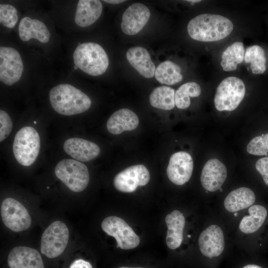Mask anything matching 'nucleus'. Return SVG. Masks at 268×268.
<instances>
[{
    "instance_id": "obj_5",
    "label": "nucleus",
    "mask_w": 268,
    "mask_h": 268,
    "mask_svg": "<svg viewBox=\"0 0 268 268\" xmlns=\"http://www.w3.org/2000/svg\"><path fill=\"white\" fill-rule=\"evenodd\" d=\"M55 173L69 189L76 193L85 190L89 182L87 167L84 164L76 160H62L57 164Z\"/></svg>"
},
{
    "instance_id": "obj_34",
    "label": "nucleus",
    "mask_w": 268,
    "mask_h": 268,
    "mask_svg": "<svg viewBox=\"0 0 268 268\" xmlns=\"http://www.w3.org/2000/svg\"><path fill=\"white\" fill-rule=\"evenodd\" d=\"M69 268H93L91 264L82 259H77L73 261Z\"/></svg>"
},
{
    "instance_id": "obj_30",
    "label": "nucleus",
    "mask_w": 268,
    "mask_h": 268,
    "mask_svg": "<svg viewBox=\"0 0 268 268\" xmlns=\"http://www.w3.org/2000/svg\"><path fill=\"white\" fill-rule=\"evenodd\" d=\"M246 149L252 155H267L268 152V133L254 137L248 144Z\"/></svg>"
},
{
    "instance_id": "obj_20",
    "label": "nucleus",
    "mask_w": 268,
    "mask_h": 268,
    "mask_svg": "<svg viewBox=\"0 0 268 268\" xmlns=\"http://www.w3.org/2000/svg\"><path fill=\"white\" fill-rule=\"evenodd\" d=\"M18 33L20 39L24 42L34 38L42 43H46L50 38V33L43 22L27 16L20 20Z\"/></svg>"
},
{
    "instance_id": "obj_9",
    "label": "nucleus",
    "mask_w": 268,
    "mask_h": 268,
    "mask_svg": "<svg viewBox=\"0 0 268 268\" xmlns=\"http://www.w3.org/2000/svg\"><path fill=\"white\" fill-rule=\"evenodd\" d=\"M0 214L5 226L12 231H24L31 226V218L27 209L13 198H7L2 201Z\"/></svg>"
},
{
    "instance_id": "obj_22",
    "label": "nucleus",
    "mask_w": 268,
    "mask_h": 268,
    "mask_svg": "<svg viewBox=\"0 0 268 268\" xmlns=\"http://www.w3.org/2000/svg\"><path fill=\"white\" fill-rule=\"evenodd\" d=\"M165 222L168 228L166 244L169 249H176L181 245L183 241L185 217L180 211L174 210L166 216Z\"/></svg>"
},
{
    "instance_id": "obj_14",
    "label": "nucleus",
    "mask_w": 268,
    "mask_h": 268,
    "mask_svg": "<svg viewBox=\"0 0 268 268\" xmlns=\"http://www.w3.org/2000/svg\"><path fill=\"white\" fill-rule=\"evenodd\" d=\"M198 242L201 254L208 258L219 256L224 249L223 232L216 225H210L204 230L201 233Z\"/></svg>"
},
{
    "instance_id": "obj_21",
    "label": "nucleus",
    "mask_w": 268,
    "mask_h": 268,
    "mask_svg": "<svg viewBox=\"0 0 268 268\" xmlns=\"http://www.w3.org/2000/svg\"><path fill=\"white\" fill-rule=\"evenodd\" d=\"M102 4L99 0H79L78 1L74 21L79 26L88 27L96 22L102 12Z\"/></svg>"
},
{
    "instance_id": "obj_17",
    "label": "nucleus",
    "mask_w": 268,
    "mask_h": 268,
    "mask_svg": "<svg viewBox=\"0 0 268 268\" xmlns=\"http://www.w3.org/2000/svg\"><path fill=\"white\" fill-rule=\"evenodd\" d=\"M7 263L10 268H44L39 253L25 246L13 248L8 254Z\"/></svg>"
},
{
    "instance_id": "obj_40",
    "label": "nucleus",
    "mask_w": 268,
    "mask_h": 268,
    "mask_svg": "<svg viewBox=\"0 0 268 268\" xmlns=\"http://www.w3.org/2000/svg\"><path fill=\"white\" fill-rule=\"evenodd\" d=\"M74 68L75 69H76L77 68V67L75 66L74 67Z\"/></svg>"
},
{
    "instance_id": "obj_38",
    "label": "nucleus",
    "mask_w": 268,
    "mask_h": 268,
    "mask_svg": "<svg viewBox=\"0 0 268 268\" xmlns=\"http://www.w3.org/2000/svg\"><path fill=\"white\" fill-rule=\"evenodd\" d=\"M118 268H139V267H121Z\"/></svg>"
},
{
    "instance_id": "obj_43",
    "label": "nucleus",
    "mask_w": 268,
    "mask_h": 268,
    "mask_svg": "<svg viewBox=\"0 0 268 268\" xmlns=\"http://www.w3.org/2000/svg\"><path fill=\"white\" fill-rule=\"evenodd\" d=\"M188 237H191V235H188Z\"/></svg>"
},
{
    "instance_id": "obj_32",
    "label": "nucleus",
    "mask_w": 268,
    "mask_h": 268,
    "mask_svg": "<svg viewBox=\"0 0 268 268\" xmlns=\"http://www.w3.org/2000/svg\"><path fill=\"white\" fill-rule=\"evenodd\" d=\"M13 124L9 115L2 110H0V141L4 140L10 134Z\"/></svg>"
},
{
    "instance_id": "obj_15",
    "label": "nucleus",
    "mask_w": 268,
    "mask_h": 268,
    "mask_svg": "<svg viewBox=\"0 0 268 268\" xmlns=\"http://www.w3.org/2000/svg\"><path fill=\"white\" fill-rule=\"evenodd\" d=\"M227 177L224 164L216 158L208 160L201 171V183L203 188L210 192L219 190Z\"/></svg>"
},
{
    "instance_id": "obj_16",
    "label": "nucleus",
    "mask_w": 268,
    "mask_h": 268,
    "mask_svg": "<svg viewBox=\"0 0 268 268\" xmlns=\"http://www.w3.org/2000/svg\"><path fill=\"white\" fill-rule=\"evenodd\" d=\"M63 148L68 155L82 162H88L96 158L100 152L99 147L94 142L78 137L67 139Z\"/></svg>"
},
{
    "instance_id": "obj_7",
    "label": "nucleus",
    "mask_w": 268,
    "mask_h": 268,
    "mask_svg": "<svg viewBox=\"0 0 268 268\" xmlns=\"http://www.w3.org/2000/svg\"><path fill=\"white\" fill-rule=\"evenodd\" d=\"M69 239L67 226L60 221L52 222L44 231L41 239V252L49 258H55L65 251Z\"/></svg>"
},
{
    "instance_id": "obj_24",
    "label": "nucleus",
    "mask_w": 268,
    "mask_h": 268,
    "mask_svg": "<svg viewBox=\"0 0 268 268\" xmlns=\"http://www.w3.org/2000/svg\"><path fill=\"white\" fill-rule=\"evenodd\" d=\"M249 215L245 216L239 224V229L245 234L253 233L263 225L267 216L266 208L261 205H254L249 208Z\"/></svg>"
},
{
    "instance_id": "obj_31",
    "label": "nucleus",
    "mask_w": 268,
    "mask_h": 268,
    "mask_svg": "<svg viewBox=\"0 0 268 268\" xmlns=\"http://www.w3.org/2000/svg\"><path fill=\"white\" fill-rule=\"evenodd\" d=\"M17 21V11L14 6L8 4H0V22L3 26L12 28Z\"/></svg>"
},
{
    "instance_id": "obj_28",
    "label": "nucleus",
    "mask_w": 268,
    "mask_h": 268,
    "mask_svg": "<svg viewBox=\"0 0 268 268\" xmlns=\"http://www.w3.org/2000/svg\"><path fill=\"white\" fill-rule=\"evenodd\" d=\"M201 93L199 84L189 82L180 86L175 93V106L181 109L188 108L191 104L190 97H197Z\"/></svg>"
},
{
    "instance_id": "obj_39",
    "label": "nucleus",
    "mask_w": 268,
    "mask_h": 268,
    "mask_svg": "<svg viewBox=\"0 0 268 268\" xmlns=\"http://www.w3.org/2000/svg\"><path fill=\"white\" fill-rule=\"evenodd\" d=\"M234 215L235 216H238L237 213L235 212V213L234 214Z\"/></svg>"
},
{
    "instance_id": "obj_8",
    "label": "nucleus",
    "mask_w": 268,
    "mask_h": 268,
    "mask_svg": "<svg viewBox=\"0 0 268 268\" xmlns=\"http://www.w3.org/2000/svg\"><path fill=\"white\" fill-rule=\"evenodd\" d=\"M101 228L108 235L116 240L117 247L130 250L136 247L140 243L139 237L122 218L110 216L102 222Z\"/></svg>"
},
{
    "instance_id": "obj_37",
    "label": "nucleus",
    "mask_w": 268,
    "mask_h": 268,
    "mask_svg": "<svg viewBox=\"0 0 268 268\" xmlns=\"http://www.w3.org/2000/svg\"><path fill=\"white\" fill-rule=\"evenodd\" d=\"M187 1H189V2H193V3H194V2H200L201 1V0H187Z\"/></svg>"
},
{
    "instance_id": "obj_1",
    "label": "nucleus",
    "mask_w": 268,
    "mask_h": 268,
    "mask_svg": "<svg viewBox=\"0 0 268 268\" xmlns=\"http://www.w3.org/2000/svg\"><path fill=\"white\" fill-rule=\"evenodd\" d=\"M233 24L228 18L219 14L204 13L192 19L187 30L193 39L201 42L220 40L228 36Z\"/></svg>"
},
{
    "instance_id": "obj_18",
    "label": "nucleus",
    "mask_w": 268,
    "mask_h": 268,
    "mask_svg": "<svg viewBox=\"0 0 268 268\" xmlns=\"http://www.w3.org/2000/svg\"><path fill=\"white\" fill-rule=\"evenodd\" d=\"M139 119L135 113L128 109H121L111 115L107 121L106 128L109 133L119 134L124 131L136 129Z\"/></svg>"
},
{
    "instance_id": "obj_11",
    "label": "nucleus",
    "mask_w": 268,
    "mask_h": 268,
    "mask_svg": "<svg viewBox=\"0 0 268 268\" xmlns=\"http://www.w3.org/2000/svg\"><path fill=\"white\" fill-rule=\"evenodd\" d=\"M150 174L142 164L130 166L118 173L114 178V187L124 193L134 192L138 186L146 185L149 181Z\"/></svg>"
},
{
    "instance_id": "obj_33",
    "label": "nucleus",
    "mask_w": 268,
    "mask_h": 268,
    "mask_svg": "<svg viewBox=\"0 0 268 268\" xmlns=\"http://www.w3.org/2000/svg\"><path fill=\"white\" fill-rule=\"evenodd\" d=\"M256 168L262 176L265 184L268 186V157L259 159L256 163Z\"/></svg>"
},
{
    "instance_id": "obj_23",
    "label": "nucleus",
    "mask_w": 268,
    "mask_h": 268,
    "mask_svg": "<svg viewBox=\"0 0 268 268\" xmlns=\"http://www.w3.org/2000/svg\"><path fill=\"white\" fill-rule=\"evenodd\" d=\"M256 200L254 192L250 189L241 187L231 191L225 198L224 205L230 212H235L253 205Z\"/></svg>"
},
{
    "instance_id": "obj_4",
    "label": "nucleus",
    "mask_w": 268,
    "mask_h": 268,
    "mask_svg": "<svg viewBox=\"0 0 268 268\" xmlns=\"http://www.w3.org/2000/svg\"><path fill=\"white\" fill-rule=\"evenodd\" d=\"M40 149V137L33 127L26 126L16 134L12 150L16 161L21 165L28 166L37 159Z\"/></svg>"
},
{
    "instance_id": "obj_41",
    "label": "nucleus",
    "mask_w": 268,
    "mask_h": 268,
    "mask_svg": "<svg viewBox=\"0 0 268 268\" xmlns=\"http://www.w3.org/2000/svg\"><path fill=\"white\" fill-rule=\"evenodd\" d=\"M219 190H220V192H222V189L221 188L219 189Z\"/></svg>"
},
{
    "instance_id": "obj_25",
    "label": "nucleus",
    "mask_w": 268,
    "mask_h": 268,
    "mask_svg": "<svg viewBox=\"0 0 268 268\" xmlns=\"http://www.w3.org/2000/svg\"><path fill=\"white\" fill-rule=\"evenodd\" d=\"M181 67L175 63L166 61L160 64L155 71V77L161 84L169 85L178 83L183 80Z\"/></svg>"
},
{
    "instance_id": "obj_27",
    "label": "nucleus",
    "mask_w": 268,
    "mask_h": 268,
    "mask_svg": "<svg viewBox=\"0 0 268 268\" xmlns=\"http://www.w3.org/2000/svg\"><path fill=\"white\" fill-rule=\"evenodd\" d=\"M245 49L243 43L235 42L223 52L220 64L226 71L234 70L244 59Z\"/></svg>"
},
{
    "instance_id": "obj_6",
    "label": "nucleus",
    "mask_w": 268,
    "mask_h": 268,
    "mask_svg": "<svg viewBox=\"0 0 268 268\" xmlns=\"http://www.w3.org/2000/svg\"><path fill=\"white\" fill-rule=\"evenodd\" d=\"M246 88L243 81L235 76L224 79L217 86L214 98L219 111H231L237 108L243 99Z\"/></svg>"
},
{
    "instance_id": "obj_3",
    "label": "nucleus",
    "mask_w": 268,
    "mask_h": 268,
    "mask_svg": "<svg viewBox=\"0 0 268 268\" xmlns=\"http://www.w3.org/2000/svg\"><path fill=\"white\" fill-rule=\"evenodd\" d=\"M73 58L75 66L85 73L99 76L109 66V58L104 49L94 42H85L75 48Z\"/></svg>"
},
{
    "instance_id": "obj_26",
    "label": "nucleus",
    "mask_w": 268,
    "mask_h": 268,
    "mask_svg": "<svg viewBox=\"0 0 268 268\" xmlns=\"http://www.w3.org/2000/svg\"><path fill=\"white\" fill-rule=\"evenodd\" d=\"M175 93L174 89L169 86L157 87L150 94V104L156 108L170 110L175 106Z\"/></svg>"
},
{
    "instance_id": "obj_36",
    "label": "nucleus",
    "mask_w": 268,
    "mask_h": 268,
    "mask_svg": "<svg viewBox=\"0 0 268 268\" xmlns=\"http://www.w3.org/2000/svg\"><path fill=\"white\" fill-rule=\"evenodd\" d=\"M243 268H262L255 265H248L244 267Z\"/></svg>"
},
{
    "instance_id": "obj_13",
    "label": "nucleus",
    "mask_w": 268,
    "mask_h": 268,
    "mask_svg": "<svg viewBox=\"0 0 268 268\" xmlns=\"http://www.w3.org/2000/svg\"><path fill=\"white\" fill-rule=\"evenodd\" d=\"M150 16V10L146 5L134 3L124 11L122 18L121 29L127 35H135L143 29Z\"/></svg>"
},
{
    "instance_id": "obj_2",
    "label": "nucleus",
    "mask_w": 268,
    "mask_h": 268,
    "mask_svg": "<svg viewBox=\"0 0 268 268\" xmlns=\"http://www.w3.org/2000/svg\"><path fill=\"white\" fill-rule=\"evenodd\" d=\"M49 100L53 109L65 116L83 113L91 105V100L86 94L68 84H59L51 88Z\"/></svg>"
},
{
    "instance_id": "obj_42",
    "label": "nucleus",
    "mask_w": 268,
    "mask_h": 268,
    "mask_svg": "<svg viewBox=\"0 0 268 268\" xmlns=\"http://www.w3.org/2000/svg\"><path fill=\"white\" fill-rule=\"evenodd\" d=\"M34 123L35 124H36V121H34Z\"/></svg>"
},
{
    "instance_id": "obj_10",
    "label": "nucleus",
    "mask_w": 268,
    "mask_h": 268,
    "mask_svg": "<svg viewBox=\"0 0 268 268\" xmlns=\"http://www.w3.org/2000/svg\"><path fill=\"white\" fill-rule=\"evenodd\" d=\"M21 56L15 49L0 47V80L10 86L20 79L23 71Z\"/></svg>"
},
{
    "instance_id": "obj_29",
    "label": "nucleus",
    "mask_w": 268,
    "mask_h": 268,
    "mask_svg": "<svg viewBox=\"0 0 268 268\" xmlns=\"http://www.w3.org/2000/svg\"><path fill=\"white\" fill-rule=\"evenodd\" d=\"M246 63H250L254 74H262L266 69V58L264 50L260 46L253 45L246 49L244 56Z\"/></svg>"
},
{
    "instance_id": "obj_12",
    "label": "nucleus",
    "mask_w": 268,
    "mask_h": 268,
    "mask_svg": "<svg viewBox=\"0 0 268 268\" xmlns=\"http://www.w3.org/2000/svg\"><path fill=\"white\" fill-rule=\"evenodd\" d=\"M193 167V160L190 154L185 151H179L170 157L167 175L174 184L183 185L190 179Z\"/></svg>"
},
{
    "instance_id": "obj_19",
    "label": "nucleus",
    "mask_w": 268,
    "mask_h": 268,
    "mask_svg": "<svg viewBox=\"0 0 268 268\" xmlns=\"http://www.w3.org/2000/svg\"><path fill=\"white\" fill-rule=\"evenodd\" d=\"M126 57L130 65L143 77L150 78L155 75V66L144 48L135 46L130 48L126 53Z\"/></svg>"
},
{
    "instance_id": "obj_35",
    "label": "nucleus",
    "mask_w": 268,
    "mask_h": 268,
    "mask_svg": "<svg viewBox=\"0 0 268 268\" xmlns=\"http://www.w3.org/2000/svg\"><path fill=\"white\" fill-rule=\"evenodd\" d=\"M125 0H104L103 1L106 2L107 3H111V4H119L123 2H124Z\"/></svg>"
}]
</instances>
